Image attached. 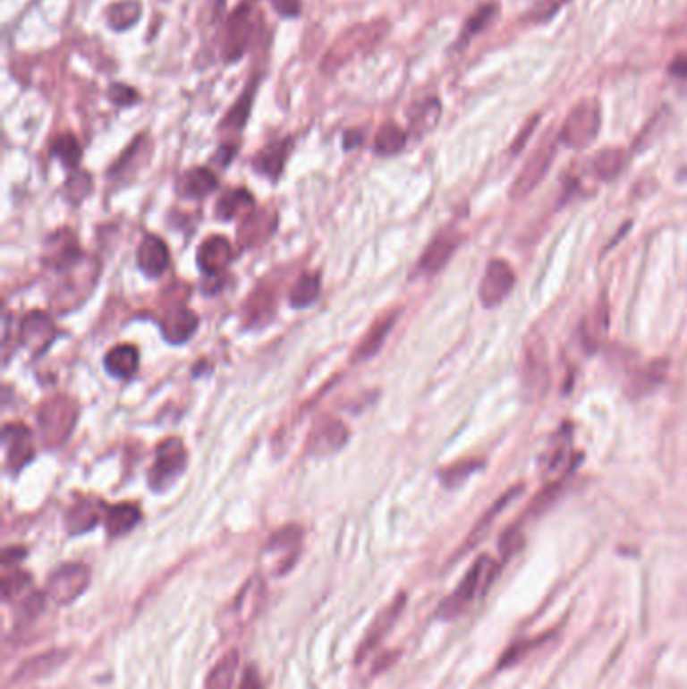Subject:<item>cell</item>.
<instances>
[{"label":"cell","instance_id":"obj_24","mask_svg":"<svg viewBox=\"0 0 687 689\" xmlns=\"http://www.w3.org/2000/svg\"><path fill=\"white\" fill-rule=\"evenodd\" d=\"M627 166V154L621 148H606L601 149L598 154L590 159V172H593L598 180L611 182L625 170Z\"/></svg>","mask_w":687,"mask_h":689},{"label":"cell","instance_id":"obj_29","mask_svg":"<svg viewBox=\"0 0 687 689\" xmlns=\"http://www.w3.org/2000/svg\"><path fill=\"white\" fill-rule=\"evenodd\" d=\"M140 520H141V512L135 504H127V502L117 504V506L111 508L106 516L107 534L114 536V539H119V536L133 531Z\"/></svg>","mask_w":687,"mask_h":689},{"label":"cell","instance_id":"obj_15","mask_svg":"<svg viewBox=\"0 0 687 689\" xmlns=\"http://www.w3.org/2000/svg\"><path fill=\"white\" fill-rule=\"evenodd\" d=\"M233 246L224 236H210L206 238L198 248L196 260L198 267L202 268L206 275H220V272L228 267L233 260Z\"/></svg>","mask_w":687,"mask_h":689},{"label":"cell","instance_id":"obj_43","mask_svg":"<svg viewBox=\"0 0 687 689\" xmlns=\"http://www.w3.org/2000/svg\"><path fill=\"white\" fill-rule=\"evenodd\" d=\"M30 587V574L19 568H13L11 573H4L3 576V599L4 600H17L21 595H25V591Z\"/></svg>","mask_w":687,"mask_h":689},{"label":"cell","instance_id":"obj_28","mask_svg":"<svg viewBox=\"0 0 687 689\" xmlns=\"http://www.w3.org/2000/svg\"><path fill=\"white\" fill-rule=\"evenodd\" d=\"M606 325H609V312H606V304H598V307L589 312L587 319L581 325V336L582 344L589 351H595L601 347L603 339L606 336Z\"/></svg>","mask_w":687,"mask_h":689},{"label":"cell","instance_id":"obj_14","mask_svg":"<svg viewBox=\"0 0 687 689\" xmlns=\"http://www.w3.org/2000/svg\"><path fill=\"white\" fill-rule=\"evenodd\" d=\"M349 438L347 428L337 420H323L317 423L309 438V452L317 455H331L345 446Z\"/></svg>","mask_w":687,"mask_h":689},{"label":"cell","instance_id":"obj_5","mask_svg":"<svg viewBox=\"0 0 687 689\" xmlns=\"http://www.w3.org/2000/svg\"><path fill=\"white\" fill-rule=\"evenodd\" d=\"M260 9L252 0H246L230 14L226 22V35H224V61L234 63L249 51L254 37L260 27Z\"/></svg>","mask_w":687,"mask_h":689},{"label":"cell","instance_id":"obj_4","mask_svg":"<svg viewBox=\"0 0 687 689\" xmlns=\"http://www.w3.org/2000/svg\"><path fill=\"white\" fill-rule=\"evenodd\" d=\"M79 420L75 399L57 396L45 402L38 410V434L47 447H59L73 434Z\"/></svg>","mask_w":687,"mask_h":689},{"label":"cell","instance_id":"obj_10","mask_svg":"<svg viewBox=\"0 0 687 689\" xmlns=\"http://www.w3.org/2000/svg\"><path fill=\"white\" fill-rule=\"evenodd\" d=\"M516 285V272L510 267L506 260H492L486 268L484 276L480 280V288H478V294H480V301L484 307H496L506 296L513 293V288Z\"/></svg>","mask_w":687,"mask_h":689},{"label":"cell","instance_id":"obj_30","mask_svg":"<svg viewBox=\"0 0 687 689\" xmlns=\"http://www.w3.org/2000/svg\"><path fill=\"white\" fill-rule=\"evenodd\" d=\"M216 188H218V178L208 167H194V170L183 174L180 182L182 194L196 200L212 194Z\"/></svg>","mask_w":687,"mask_h":689},{"label":"cell","instance_id":"obj_45","mask_svg":"<svg viewBox=\"0 0 687 689\" xmlns=\"http://www.w3.org/2000/svg\"><path fill=\"white\" fill-rule=\"evenodd\" d=\"M91 191V175L87 172H75L65 183V196L71 204L83 202V198Z\"/></svg>","mask_w":687,"mask_h":689},{"label":"cell","instance_id":"obj_39","mask_svg":"<svg viewBox=\"0 0 687 689\" xmlns=\"http://www.w3.org/2000/svg\"><path fill=\"white\" fill-rule=\"evenodd\" d=\"M496 13H498V6L494 4V3L480 6V9H478V11L472 14V17H470V21L466 22V27H464V30H462V35H460L458 47H460V45H466V43L470 41V38L476 37L478 33H482V30H484L486 27H488L490 22L494 21V17H496Z\"/></svg>","mask_w":687,"mask_h":689},{"label":"cell","instance_id":"obj_9","mask_svg":"<svg viewBox=\"0 0 687 689\" xmlns=\"http://www.w3.org/2000/svg\"><path fill=\"white\" fill-rule=\"evenodd\" d=\"M91 571L81 563H67L53 571L47 581V597L57 605H69L89 587Z\"/></svg>","mask_w":687,"mask_h":689},{"label":"cell","instance_id":"obj_41","mask_svg":"<svg viewBox=\"0 0 687 689\" xmlns=\"http://www.w3.org/2000/svg\"><path fill=\"white\" fill-rule=\"evenodd\" d=\"M663 375H666V365L663 363H653L651 367H647V370H637L631 373L629 391H633L635 396H641L643 391H649L657 386V383H661Z\"/></svg>","mask_w":687,"mask_h":689},{"label":"cell","instance_id":"obj_25","mask_svg":"<svg viewBox=\"0 0 687 689\" xmlns=\"http://www.w3.org/2000/svg\"><path fill=\"white\" fill-rule=\"evenodd\" d=\"M403 600H405L403 597H399V599L395 600V603H391V607L383 608V613H379L377 617H375V621L371 623L369 631H367V635L363 637V643H361V647H359V653H357L359 661H361L363 657H365V653L369 651V649H373L375 645H377L379 641H381V637L386 635V633L389 631L391 625H394V621L397 619L399 611H402V605H403Z\"/></svg>","mask_w":687,"mask_h":689},{"label":"cell","instance_id":"obj_50","mask_svg":"<svg viewBox=\"0 0 687 689\" xmlns=\"http://www.w3.org/2000/svg\"><path fill=\"white\" fill-rule=\"evenodd\" d=\"M669 73L674 77H682L687 79V53L677 55V57L671 61L669 65Z\"/></svg>","mask_w":687,"mask_h":689},{"label":"cell","instance_id":"obj_32","mask_svg":"<svg viewBox=\"0 0 687 689\" xmlns=\"http://www.w3.org/2000/svg\"><path fill=\"white\" fill-rule=\"evenodd\" d=\"M276 299L268 288H259L250 294L249 302H246V323L249 325H267L275 315Z\"/></svg>","mask_w":687,"mask_h":689},{"label":"cell","instance_id":"obj_1","mask_svg":"<svg viewBox=\"0 0 687 689\" xmlns=\"http://www.w3.org/2000/svg\"><path fill=\"white\" fill-rule=\"evenodd\" d=\"M59 272L63 278L51 294V309L57 315H69L93 294L95 286L99 283L101 264L95 256L81 252Z\"/></svg>","mask_w":687,"mask_h":689},{"label":"cell","instance_id":"obj_38","mask_svg":"<svg viewBox=\"0 0 687 689\" xmlns=\"http://www.w3.org/2000/svg\"><path fill=\"white\" fill-rule=\"evenodd\" d=\"M252 99H254V85H250L246 93L241 99L236 101V106L230 109V114L224 117L222 122V130L226 132H242L246 125V119L250 115V107H252Z\"/></svg>","mask_w":687,"mask_h":689},{"label":"cell","instance_id":"obj_16","mask_svg":"<svg viewBox=\"0 0 687 689\" xmlns=\"http://www.w3.org/2000/svg\"><path fill=\"white\" fill-rule=\"evenodd\" d=\"M138 264L146 276H162L167 270V264H170V252H167L164 240L154 234L143 238L138 251Z\"/></svg>","mask_w":687,"mask_h":689},{"label":"cell","instance_id":"obj_48","mask_svg":"<svg viewBox=\"0 0 687 689\" xmlns=\"http://www.w3.org/2000/svg\"><path fill=\"white\" fill-rule=\"evenodd\" d=\"M273 9L284 19H297L301 14V0H270Z\"/></svg>","mask_w":687,"mask_h":689},{"label":"cell","instance_id":"obj_21","mask_svg":"<svg viewBox=\"0 0 687 689\" xmlns=\"http://www.w3.org/2000/svg\"><path fill=\"white\" fill-rule=\"evenodd\" d=\"M455 246H458V238L452 234L437 236L434 242L426 248V252H423V256L420 259L418 268L421 272H426V275H436V272L442 270L447 264V260L452 259L455 252Z\"/></svg>","mask_w":687,"mask_h":689},{"label":"cell","instance_id":"obj_18","mask_svg":"<svg viewBox=\"0 0 687 689\" xmlns=\"http://www.w3.org/2000/svg\"><path fill=\"white\" fill-rule=\"evenodd\" d=\"M198 328V317L186 307L172 309L162 320V335L167 343L182 344L186 343Z\"/></svg>","mask_w":687,"mask_h":689},{"label":"cell","instance_id":"obj_17","mask_svg":"<svg viewBox=\"0 0 687 689\" xmlns=\"http://www.w3.org/2000/svg\"><path fill=\"white\" fill-rule=\"evenodd\" d=\"M276 228V214L270 210H254L252 214L246 216L242 220L241 228H238V240L244 248H254L257 244H262L265 240L273 234Z\"/></svg>","mask_w":687,"mask_h":689},{"label":"cell","instance_id":"obj_3","mask_svg":"<svg viewBox=\"0 0 687 689\" xmlns=\"http://www.w3.org/2000/svg\"><path fill=\"white\" fill-rule=\"evenodd\" d=\"M386 33H387L386 21L363 22V25L349 29L347 33H343L337 38V43L331 47L329 53L325 55L321 69L325 73H335V71L345 67L351 59H355L361 53L373 49Z\"/></svg>","mask_w":687,"mask_h":689},{"label":"cell","instance_id":"obj_20","mask_svg":"<svg viewBox=\"0 0 687 689\" xmlns=\"http://www.w3.org/2000/svg\"><path fill=\"white\" fill-rule=\"evenodd\" d=\"M79 254H81V251H79L77 240L71 234V230H59L57 234H53L49 242H47L45 262L47 267L61 270L63 267H67L71 260H75Z\"/></svg>","mask_w":687,"mask_h":689},{"label":"cell","instance_id":"obj_51","mask_svg":"<svg viewBox=\"0 0 687 689\" xmlns=\"http://www.w3.org/2000/svg\"><path fill=\"white\" fill-rule=\"evenodd\" d=\"M27 552L22 549H6L4 555H3V563H4V568H9L11 565L19 563L21 558H25Z\"/></svg>","mask_w":687,"mask_h":689},{"label":"cell","instance_id":"obj_2","mask_svg":"<svg viewBox=\"0 0 687 689\" xmlns=\"http://www.w3.org/2000/svg\"><path fill=\"white\" fill-rule=\"evenodd\" d=\"M496 573H498L496 560L490 558L488 555L478 558L472 565V568L466 573L464 579H462V583L455 587L452 595L439 605L437 608L439 619L450 621V619H455V617L464 615L468 611V607L472 605L478 597L488 591Z\"/></svg>","mask_w":687,"mask_h":689},{"label":"cell","instance_id":"obj_46","mask_svg":"<svg viewBox=\"0 0 687 689\" xmlns=\"http://www.w3.org/2000/svg\"><path fill=\"white\" fill-rule=\"evenodd\" d=\"M476 468H480V464H478V462H460V464H455V466H452V468H447V470L442 472L444 484H445V486H455V484H460L462 480H466L470 474H472V472H474Z\"/></svg>","mask_w":687,"mask_h":689},{"label":"cell","instance_id":"obj_42","mask_svg":"<svg viewBox=\"0 0 687 689\" xmlns=\"http://www.w3.org/2000/svg\"><path fill=\"white\" fill-rule=\"evenodd\" d=\"M51 154L55 157H59L67 167H77L79 159H81V148H79V143L73 135L65 133V135H61V138L55 140L53 148H51Z\"/></svg>","mask_w":687,"mask_h":689},{"label":"cell","instance_id":"obj_33","mask_svg":"<svg viewBox=\"0 0 687 689\" xmlns=\"http://www.w3.org/2000/svg\"><path fill=\"white\" fill-rule=\"evenodd\" d=\"M106 17L111 29L117 30V33H123V30L131 29L140 21L141 3L140 0H119V3L109 6Z\"/></svg>","mask_w":687,"mask_h":689},{"label":"cell","instance_id":"obj_7","mask_svg":"<svg viewBox=\"0 0 687 689\" xmlns=\"http://www.w3.org/2000/svg\"><path fill=\"white\" fill-rule=\"evenodd\" d=\"M561 141L553 135L542 140L540 146L532 151L529 159L524 162V167L521 174L516 175V180L510 188V198L513 200H524L526 196H530L534 190H537L539 183L545 180V175L548 174L550 166H553V159L556 156V143Z\"/></svg>","mask_w":687,"mask_h":689},{"label":"cell","instance_id":"obj_11","mask_svg":"<svg viewBox=\"0 0 687 689\" xmlns=\"http://www.w3.org/2000/svg\"><path fill=\"white\" fill-rule=\"evenodd\" d=\"M21 343L33 355H43L51 347L55 336H57V327L53 319L41 310H33L21 320Z\"/></svg>","mask_w":687,"mask_h":689},{"label":"cell","instance_id":"obj_23","mask_svg":"<svg viewBox=\"0 0 687 689\" xmlns=\"http://www.w3.org/2000/svg\"><path fill=\"white\" fill-rule=\"evenodd\" d=\"M254 212V198L249 190H233L224 194L216 204V216L220 220H236L246 218Z\"/></svg>","mask_w":687,"mask_h":689},{"label":"cell","instance_id":"obj_26","mask_svg":"<svg viewBox=\"0 0 687 689\" xmlns=\"http://www.w3.org/2000/svg\"><path fill=\"white\" fill-rule=\"evenodd\" d=\"M289 146H291L289 140L270 143L268 148L262 149L260 154L254 157V170L260 172L262 175H267L270 180H276L283 172L286 156H289Z\"/></svg>","mask_w":687,"mask_h":689},{"label":"cell","instance_id":"obj_49","mask_svg":"<svg viewBox=\"0 0 687 689\" xmlns=\"http://www.w3.org/2000/svg\"><path fill=\"white\" fill-rule=\"evenodd\" d=\"M238 689H265V684H262V679H260V673L257 671L254 665H249V668L244 669L241 687Z\"/></svg>","mask_w":687,"mask_h":689},{"label":"cell","instance_id":"obj_35","mask_svg":"<svg viewBox=\"0 0 687 689\" xmlns=\"http://www.w3.org/2000/svg\"><path fill=\"white\" fill-rule=\"evenodd\" d=\"M407 135L402 127L395 123H386L379 127L377 135H375L373 148L379 156H395L405 148Z\"/></svg>","mask_w":687,"mask_h":689},{"label":"cell","instance_id":"obj_8","mask_svg":"<svg viewBox=\"0 0 687 689\" xmlns=\"http://www.w3.org/2000/svg\"><path fill=\"white\" fill-rule=\"evenodd\" d=\"M186 464L188 454L180 439L170 438L159 444L156 450V462L154 466H151L148 478L151 490L165 492L167 488L182 476V472L186 470Z\"/></svg>","mask_w":687,"mask_h":689},{"label":"cell","instance_id":"obj_19","mask_svg":"<svg viewBox=\"0 0 687 689\" xmlns=\"http://www.w3.org/2000/svg\"><path fill=\"white\" fill-rule=\"evenodd\" d=\"M524 386L530 391H545L548 383V363L545 355V347L540 343L529 344L524 353V371H522Z\"/></svg>","mask_w":687,"mask_h":689},{"label":"cell","instance_id":"obj_34","mask_svg":"<svg viewBox=\"0 0 687 689\" xmlns=\"http://www.w3.org/2000/svg\"><path fill=\"white\" fill-rule=\"evenodd\" d=\"M318 293H321V280H318V275L317 272H305V275H301L297 283H294L289 299L294 309H305L318 299Z\"/></svg>","mask_w":687,"mask_h":689},{"label":"cell","instance_id":"obj_37","mask_svg":"<svg viewBox=\"0 0 687 689\" xmlns=\"http://www.w3.org/2000/svg\"><path fill=\"white\" fill-rule=\"evenodd\" d=\"M394 323H395V315H389L386 319H381L379 323L371 328L369 335H367L363 339L361 347H359V351H357V359H367V357L377 353L383 341H386V336L389 335L391 327H394Z\"/></svg>","mask_w":687,"mask_h":689},{"label":"cell","instance_id":"obj_27","mask_svg":"<svg viewBox=\"0 0 687 689\" xmlns=\"http://www.w3.org/2000/svg\"><path fill=\"white\" fill-rule=\"evenodd\" d=\"M238 665H241V655L238 649H230L224 653L218 663L214 665L206 677V689H233Z\"/></svg>","mask_w":687,"mask_h":689},{"label":"cell","instance_id":"obj_36","mask_svg":"<svg viewBox=\"0 0 687 689\" xmlns=\"http://www.w3.org/2000/svg\"><path fill=\"white\" fill-rule=\"evenodd\" d=\"M439 115H442V106L437 99L423 101L420 109L411 115V132L421 138V135L434 130L439 122Z\"/></svg>","mask_w":687,"mask_h":689},{"label":"cell","instance_id":"obj_13","mask_svg":"<svg viewBox=\"0 0 687 689\" xmlns=\"http://www.w3.org/2000/svg\"><path fill=\"white\" fill-rule=\"evenodd\" d=\"M69 655L71 653L67 649H49V651L29 657V659L22 661L19 669L14 671L13 684H29V681L47 677L49 673L57 671L61 665L69 659Z\"/></svg>","mask_w":687,"mask_h":689},{"label":"cell","instance_id":"obj_40","mask_svg":"<svg viewBox=\"0 0 687 689\" xmlns=\"http://www.w3.org/2000/svg\"><path fill=\"white\" fill-rule=\"evenodd\" d=\"M301 540H302V528L301 526H294V524L284 526V528H281V531L270 536V540L267 544V550L268 552H294V555H297V550L301 547Z\"/></svg>","mask_w":687,"mask_h":689},{"label":"cell","instance_id":"obj_12","mask_svg":"<svg viewBox=\"0 0 687 689\" xmlns=\"http://www.w3.org/2000/svg\"><path fill=\"white\" fill-rule=\"evenodd\" d=\"M3 444L6 450V468L11 472H21L33 460V439H30V431L22 426V423H9V426H4Z\"/></svg>","mask_w":687,"mask_h":689},{"label":"cell","instance_id":"obj_47","mask_svg":"<svg viewBox=\"0 0 687 689\" xmlns=\"http://www.w3.org/2000/svg\"><path fill=\"white\" fill-rule=\"evenodd\" d=\"M109 99L115 103L119 107H127V106H135L140 101V95L131 87H127L123 83H115L109 87Z\"/></svg>","mask_w":687,"mask_h":689},{"label":"cell","instance_id":"obj_22","mask_svg":"<svg viewBox=\"0 0 687 689\" xmlns=\"http://www.w3.org/2000/svg\"><path fill=\"white\" fill-rule=\"evenodd\" d=\"M140 367V351L133 344H117L106 355V370L117 379H130Z\"/></svg>","mask_w":687,"mask_h":689},{"label":"cell","instance_id":"obj_53","mask_svg":"<svg viewBox=\"0 0 687 689\" xmlns=\"http://www.w3.org/2000/svg\"><path fill=\"white\" fill-rule=\"evenodd\" d=\"M359 143H361V133H353V132H349L347 135H345V148L347 149H351V148H357L359 146Z\"/></svg>","mask_w":687,"mask_h":689},{"label":"cell","instance_id":"obj_52","mask_svg":"<svg viewBox=\"0 0 687 689\" xmlns=\"http://www.w3.org/2000/svg\"><path fill=\"white\" fill-rule=\"evenodd\" d=\"M234 154H236V148L234 146H222L218 149V154H216V162H218L220 166H228L230 162H233Z\"/></svg>","mask_w":687,"mask_h":689},{"label":"cell","instance_id":"obj_31","mask_svg":"<svg viewBox=\"0 0 687 689\" xmlns=\"http://www.w3.org/2000/svg\"><path fill=\"white\" fill-rule=\"evenodd\" d=\"M99 518H101V510L98 504L91 500H81L67 512L65 524L69 534H83V532H89L91 528L99 523Z\"/></svg>","mask_w":687,"mask_h":689},{"label":"cell","instance_id":"obj_44","mask_svg":"<svg viewBox=\"0 0 687 689\" xmlns=\"http://www.w3.org/2000/svg\"><path fill=\"white\" fill-rule=\"evenodd\" d=\"M47 605V595H41V592H29L25 599H21V603L17 607V619L21 625L25 623H33L38 617L43 615Z\"/></svg>","mask_w":687,"mask_h":689},{"label":"cell","instance_id":"obj_6","mask_svg":"<svg viewBox=\"0 0 687 689\" xmlns=\"http://www.w3.org/2000/svg\"><path fill=\"white\" fill-rule=\"evenodd\" d=\"M601 132V106L597 99H582L571 109L558 132V140L572 149L590 146Z\"/></svg>","mask_w":687,"mask_h":689}]
</instances>
